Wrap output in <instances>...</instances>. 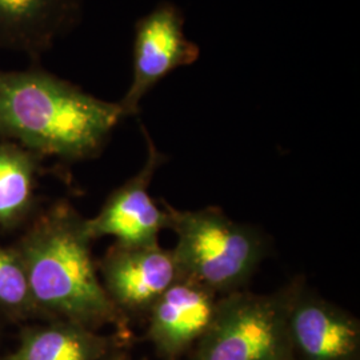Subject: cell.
<instances>
[{
    "mask_svg": "<svg viewBox=\"0 0 360 360\" xmlns=\"http://www.w3.org/2000/svg\"><path fill=\"white\" fill-rule=\"evenodd\" d=\"M114 339L79 323L55 319L26 328L6 360H103Z\"/></svg>",
    "mask_w": 360,
    "mask_h": 360,
    "instance_id": "11",
    "label": "cell"
},
{
    "mask_svg": "<svg viewBox=\"0 0 360 360\" xmlns=\"http://www.w3.org/2000/svg\"><path fill=\"white\" fill-rule=\"evenodd\" d=\"M96 266L105 294L126 318L147 316L155 302L183 278L174 251L159 243L115 242Z\"/></svg>",
    "mask_w": 360,
    "mask_h": 360,
    "instance_id": "6",
    "label": "cell"
},
{
    "mask_svg": "<svg viewBox=\"0 0 360 360\" xmlns=\"http://www.w3.org/2000/svg\"><path fill=\"white\" fill-rule=\"evenodd\" d=\"M290 294L291 283L267 295L240 290L220 296L193 360H295L287 324Z\"/></svg>",
    "mask_w": 360,
    "mask_h": 360,
    "instance_id": "4",
    "label": "cell"
},
{
    "mask_svg": "<svg viewBox=\"0 0 360 360\" xmlns=\"http://www.w3.org/2000/svg\"><path fill=\"white\" fill-rule=\"evenodd\" d=\"M91 242L86 218L60 203L41 214L13 248L39 314L92 330L107 324L123 327L127 318L104 291Z\"/></svg>",
    "mask_w": 360,
    "mask_h": 360,
    "instance_id": "2",
    "label": "cell"
},
{
    "mask_svg": "<svg viewBox=\"0 0 360 360\" xmlns=\"http://www.w3.org/2000/svg\"><path fill=\"white\" fill-rule=\"evenodd\" d=\"M41 158L0 139V227L10 229L31 212Z\"/></svg>",
    "mask_w": 360,
    "mask_h": 360,
    "instance_id": "12",
    "label": "cell"
},
{
    "mask_svg": "<svg viewBox=\"0 0 360 360\" xmlns=\"http://www.w3.org/2000/svg\"><path fill=\"white\" fill-rule=\"evenodd\" d=\"M287 324L295 360H359V319L302 279L291 282Z\"/></svg>",
    "mask_w": 360,
    "mask_h": 360,
    "instance_id": "7",
    "label": "cell"
},
{
    "mask_svg": "<svg viewBox=\"0 0 360 360\" xmlns=\"http://www.w3.org/2000/svg\"><path fill=\"white\" fill-rule=\"evenodd\" d=\"M219 297L187 278L172 284L147 314V338L158 354L175 360L198 345L214 321Z\"/></svg>",
    "mask_w": 360,
    "mask_h": 360,
    "instance_id": "9",
    "label": "cell"
},
{
    "mask_svg": "<svg viewBox=\"0 0 360 360\" xmlns=\"http://www.w3.org/2000/svg\"><path fill=\"white\" fill-rule=\"evenodd\" d=\"M142 129L148 147L146 163L136 175L107 198L95 217L86 219L92 240L112 236L120 245H155L159 243L160 231L167 229L166 210L156 206L150 195L155 172L165 163L166 156L159 153L146 129Z\"/></svg>",
    "mask_w": 360,
    "mask_h": 360,
    "instance_id": "8",
    "label": "cell"
},
{
    "mask_svg": "<svg viewBox=\"0 0 360 360\" xmlns=\"http://www.w3.org/2000/svg\"><path fill=\"white\" fill-rule=\"evenodd\" d=\"M162 203L167 229L178 238L172 251L181 276L218 296L240 291L266 257V240L257 227L233 221L215 207L191 211Z\"/></svg>",
    "mask_w": 360,
    "mask_h": 360,
    "instance_id": "3",
    "label": "cell"
},
{
    "mask_svg": "<svg viewBox=\"0 0 360 360\" xmlns=\"http://www.w3.org/2000/svg\"><path fill=\"white\" fill-rule=\"evenodd\" d=\"M0 312L11 318L39 314L30 294L23 264L13 247L0 245Z\"/></svg>",
    "mask_w": 360,
    "mask_h": 360,
    "instance_id": "13",
    "label": "cell"
},
{
    "mask_svg": "<svg viewBox=\"0 0 360 360\" xmlns=\"http://www.w3.org/2000/svg\"><path fill=\"white\" fill-rule=\"evenodd\" d=\"M111 360H131L127 356H124V355H119V356H115V358H112Z\"/></svg>",
    "mask_w": 360,
    "mask_h": 360,
    "instance_id": "14",
    "label": "cell"
},
{
    "mask_svg": "<svg viewBox=\"0 0 360 360\" xmlns=\"http://www.w3.org/2000/svg\"><path fill=\"white\" fill-rule=\"evenodd\" d=\"M80 0H0V49L39 63L75 26Z\"/></svg>",
    "mask_w": 360,
    "mask_h": 360,
    "instance_id": "10",
    "label": "cell"
},
{
    "mask_svg": "<svg viewBox=\"0 0 360 360\" xmlns=\"http://www.w3.org/2000/svg\"><path fill=\"white\" fill-rule=\"evenodd\" d=\"M123 117L119 103L87 94L39 63L0 70V139L39 158L92 159Z\"/></svg>",
    "mask_w": 360,
    "mask_h": 360,
    "instance_id": "1",
    "label": "cell"
},
{
    "mask_svg": "<svg viewBox=\"0 0 360 360\" xmlns=\"http://www.w3.org/2000/svg\"><path fill=\"white\" fill-rule=\"evenodd\" d=\"M200 50L184 34V18L171 3H160L138 20L132 52V79L119 102L123 116L136 115L143 98L180 67L198 60Z\"/></svg>",
    "mask_w": 360,
    "mask_h": 360,
    "instance_id": "5",
    "label": "cell"
}]
</instances>
